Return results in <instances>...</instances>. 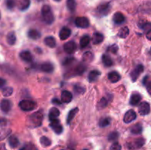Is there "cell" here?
Returning a JSON list of instances; mask_svg holds the SVG:
<instances>
[{
	"mask_svg": "<svg viewBox=\"0 0 151 150\" xmlns=\"http://www.w3.org/2000/svg\"><path fill=\"white\" fill-rule=\"evenodd\" d=\"M19 107L24 111H30L36 107V104L31 100H22L19 102Z\"/></svg>",
	"mask_w": 151,
	"mask_h": 150,
	"instance_id": "obj_3",
	"label": "cell"
},
{
	"mask_svg": "<svg viewBox=\"0 0 151 150\" xmlns=\"http://www.w3.org/2000/svg\"><path fill=\"white\" fill-rule=\"evenodd\" d=\"M143 84L145 85H146V88H147V92L149 93V94L151 96V79L149 80V76H145L143 79Z\"/></svg>",
	"mask_w": 151,
	"mask_h": 150,
	"instance_id": "obj_37",
	"label": "cell"
},
{
	"mask_svg": "<svg viewBox=\"0 0 151 150\" xmlns=\"http://www.w3.org/2000/svg\"><path fill=\"white\" fill-rule=\"evenodd\" d=\"M93 44L97 45V44H100V43H102L104 40V36L103 35H102L101 33H99V32H96L93 35Z\"/></svg>",
	"mask_w": 151,
	"mask_h": 150,
	"instance_id": "obj_24",
	"label": "cell"
},
{
	"mask_svg": "<svg viewBox=\"0 0 151 150\" xmlns=\"http://www.w3.org/2000/svg\"><path fill=\"white\" fill-rule=\"evenodd\" d=\"M40 143H41V145L44 147H47L50 146V145L52 144V141L50 138H48L46 136H43L41 137V139H40Z\"/></svg>",
	"mask_w": 151,
	"mask_h": 150,
	"instance_id": "obj_36",
	"label": "cell"
},
{
	"mask_svg": "<svg viewBox=\"0 0 151 150\" xmlns=\"http://www.w3.org/2000/svg\"><path fill=\"white\" fill-rule=\"evenodd\" d=\"M142 99V96L138 93H134L131 95V99H130V104L133 106H136L140 102Z\"/></svg>",
	"mask_w": 151,
	"mask_h": 150,
	"instance_id": "obj_17",
	"label": "cell"
},
{
	"mask_svg": "<svg viewBox=\"0 0 151 150\" xmlns=\"http://www.w3.org/2000/svg\"><path fill=\"white\" fill-rule=\"evenodd\" d=\"M41 16L43 21L47 24H52L55 20L54 15L52 12L51 7L49 5H44L41 8Z\"/></svg>",
	"mask_w": 151,
	"mask_h": 150,
	"instance_id": "obj_1",
	"label": "cell"
},
{
	"mask_svg": "<svg viewBox=\"0 0 151 150\" xmlns=\"http://www.w3.org/2000/svg\"><path fill=\"white\" fill-rule=\"evenodd\" d=\"M55 1H61V0H55Z\"/></svg>",
	"mask_w": 151,
	"mask_h": 150,
	"instance_id": "obj_52",
	"label": "cell"
},
{
	"mask_svg": "<svg viewBox=\"0 0 151 150\" xmlns=\"http://www.w3.org/2000/svg\"><path fill=\"white\" fill-rule=\"evenodd\" d=\"M75 25L79 28H87L89 26V21L86 17H78L75 19Z\"/></svg>",
	"mask_w": 151,
	"mask_h": 150,
	"instance_id": "obj_6",
	"label": "cell"
},
{
	"mask_svg": "<svg viewBox=\"0 0 151 150\" xmlns=\"http://www.w3.org/2000/svg\"><path fill=\"white\" fill-rule=\"evenodd\" d=\"M52 102L55 104H57V105H60V104H61V101H60L58 99H56V98L53 99L52 101Z\"/></svg>",
	"mask_w": 151,
	"mask_h": 150,
	"instance_id": "obj_46",
	"label": "cell"
},
{
	"mask_svg": "<svg viewBox=\"0 0 151 150\" xmlns=\"http://www.w3.org/2000/svg\"><path fill=\"white\" fill-rule=\"evenodd\" d=\"M150 112V106L148 102L143 101L139 106V113L142 116H146Z\"/></svg>",
	"mask_w": 151,
	"mask_h": 150,
	"instance_id": "obj_8",
	"label": "cell"
},
{
	"mask_svg": "<svg viewBox=\"0 0 151 150\" xmlns=\"http://www.w3.org/2000/svg\"><path fill=\"white\" fill-rule=\"evenodd\" d=\"M44 44L50 48H55L56 46V41L53 37L48 36L44 39Z\"/></svg>",
	"mask_w": 151,
	"mask_h": 150,
	"instance_id": "obj_23",
	"label": "cell"
},
{
	"mask_svg": "<svg viewBox=\"0 0 151 150\" xmlns=\"http://www.w3.org/2000/svg\"><path fill=\"white\" fill-rule=\"evenodd\" d=\"M111 119L109 117L104 118V119H101L100 121V126L101 127H106V126H109V124H111Z\"/></svg>",
	"mask_w": 151,
	"mask_h": 150,
	"instance_id": "obj_39",
	"label": "cell"
},
{
	"mask_svg": "<svg viewBox=\"0 0 151 150\" xmlns=\"http://www.w3.org/2000/svg\"><path fill=\"white\" fill-rule=\"evenodd\" d=\"M28 37L31 39L37 40L41 37V32L37 30V29H30L28 32Z\"/></svg>",
	"mask_w": 151,
	"mask_h": 150,
	"instance_id": "obj_25",
	"label": "cell"
},
{
	"mask_svg": "<svg viewBox=\"0 0 151 150\" xmlns=\"http://www.w3.org/2000/svg\"><path fill=\"white\" fill-rule=\"evenodd\" d=\"M145 141L144 138H137L134 140V141H131L128 144V148L129 149H139L144 146Z\"/></svg>",
	"mask_w": 151,
	"mask_h": 150,
	"instance_id": "obj_4",
	"label": "cell"
},
{
	"mask_svg": "<svg viewBox=\"0 0 151 150\" xmlns=\"http://www.w3.org/2000/svg\"><path fill=\"white\" fill-rule=\"evenodd\" d=\"M143 71H144V66L142 64L138 65L131 73V78L133 82H135Z\"/></svg>",
	"mask_w": 151,
	"mask_h": 150,
	"instance_id": "obj_5",
	"label": "cell"
},
{
	"mask_svg": "<svg viewBox=\"0 0 151 150\" xmlns=\"http://www.w3.org/2000/svg\"><path fill=\"white\" fill-rule=\"evenodd\" d=\"M29 150H37V149L35 148V146H33V145H31L30 144V146H29Z\"/></svg>",
	"mask_w": 151,
	"mask_h": 150,
	"instance_id": "obj_50",
	"label": "cell"
},
{
	"mask_svg": "<svg viewBox=\"0 0 151 150\" xmlns=\"http://www.w3.org/2000/svg\"><path fill=\"white\" fill-rule=\"evenodd\" d=\"M118 46L116 45V44H114V45H111L110 46L108 47L107 49V51H109V52H111V53H113V54H116V51H118Z\"/></svg>",
	"mask_w": 151,
	"mask_h": 150,
	"instance_id": "obj_42",
	"label": "cell"
},
{
	"mask_svg": "<svg viewBox=\"0 0 151 150\" xmlns=\"http://www.w3.org/2000/svg\"><path fill=\"white\" fill-rule=\"evenodd\" d=\"M76 0H67L66 6L71 12H74L76 9Z\"/></svg>",
	"mask_w": 151,
	"mask_h": 150,
	"instance_id": "obj_35",
	"label": "cell"
},
{
	"mask_svg": "<svg viewBox=\"0 0 151 150\" xmlns=\"http://www.w3.org/2000/svg\"><path fill=\"white\" fill-rule=\"evenodd\" d=\"M5 80H4V79H2V78H1V79H0V87H1V88H3V87H4V84H5Z\"/></svg>",
	"mask_w": 151,
	"mask_h": 150,
	"instance_id": "obj_49",
	"label": "cell"
},
{
	"mask_svg": "<svg viewBox=\"0 0 151 150\" xmlns=\"http://www.w3.org/2000/svg\"><path fill=\"white\" fill-rule=\"evenodd\" d=\"M122 149V146L120 144L117 142H115L111 146L110 150H121Z\"/></svg>",
	"mask_w": 151,
	"mask_h": 150,
	"instance_id": "obj_43",
	"label": "cell"
},
{
	"mask_svg": "<svg viewBox=\"0 0 151 150\" xmlns=\"http://www.w3.org/2000/svg\"><path fill=\"white\" fill-rule=\"evenodd\" d=\"M125 20V17L122 13L117 12L113 16V21L116 24H122Z\"/></svg>",
	"mask_w": 151,
	"mask_h": 150,
	"instance_id": "obj_14",
	"label": "cell"
},
{
	"mask_svg": "<svg viewBox=\"0 0 151 150\" xmlns=\"http://www.w3.org/2000/svg\"><path fill=\"white\" fill-rule=\"evenodd\" d=\"M107 104H108L107 99H106V98H103L101 99L100 103H99V106L100 107V108H104V107H106V106H107Z\"/></svg>",
	"mask_w": 151,
	"mask_h": 150,
	"instance_id": "obj_44",
	"label": "cell"
},
{
	"mask_svg": "<svg viewBox=\"0 0 151 150\" xmlns=\"http://www.w3.org/2000/svg\"><path fill=\"white\" fill-rule=\"evenodd\" d=\"M11 109V102L7 99H3L1 101V110L3 113H7Z\"/></svg>",
	"mask_w": 151,
	"mask_h": 150,
	"instance_id": "obj_15",
	"label": "cell"
},
{
	"mask_svg": "<svg viewBox=\"0 0 151 150\" xmlns=\"http://www.w3.org/2000/svg\"><path fill=\"white\" fill-rule=\"evenodd\" d=\"M30 5V0H20L18 4V8L22 11L26 10Z\"/></svg>",
	"mask_w": 151,
	"mask_h": 150,
	"instance_id": "obj_22",
	"label": "cell"
},
{
	"mask_svg": "<svg viewBox=\"0 0 151 150\" xmlns=\"http://www.w3.org/2000/svg\"><path fill=\"white\" fill-rule=\"evenodd\" d=\"M77 45L74 41H69L63 45V49L68 54H72L75 51Z\"/></svg>",
	"mask_w": 151,
	"mask_h": 150,
	"instance_id": "obj_11",
	"label": "cell"
},
{
	"mask_svg": "<svg viewBox=\"0 0 151 150\" xmlns=\"http://www.w3.org/2000/svg\"><path fill=\"white\" fill-rule=\"evenodd\" d=\"M72 60H74L73 58H68V59H66V60L64 61V63H63V65L69 64V63H72Z\"/></svg>",
	"mask_w": 151,
	"mask_h": 150,
	"instance_id": "obj_47",
	"label": "cell"
},
{
	"mask_svg": "<svg viewBox=\"0 0 151 150\" xmlns=\"http://www.w3.org/2000/svg\"><path fill=\"white\" fill-rule=\"evenodd\" d=\"M13 89L12 87L6 86V87H3V88H1V94H2V95L4 96V97L10 96L13 94Z\"/></svg>",
	"mask_w": 151,
	"mask_h": 150,
	"instance_id": "obj_29",
	"label": "cell"
},
{
	"mask_svg": "<svg viewBox=\"0 0 151 150\" xmlns=\"http://www.w3.org/2000/svg\"><path fill=\"white\" fill-rule=\"evenodd\" d=\"M43 118H44L43 113L41 110H39V111H37L36 113L31 115L29 117V122L33 126H35V127L39 126L42 124Z\"/></svg>",
	"mask_w": 151,
	"mask_h": 150,
	"instance_id": "obj_2",
	"label": "cell"
},
{
	"mask_svg": "<svg viewBox=\"0 0 151 150\" xmlns=\"http://www.w3.org/2000/svg\"><path fill=\"white\" fill-rule=\"evenodd\" d=\"M37 1H43V0H37Z\"/></svg>",
	"mask_w": 151,
	"mask_h": 150,
	"instance_id": "obj_53",
	"label": "cell"
},
{
	"mask_svg": "<svg viewBox=\"0 0 151 150\" xmlns=\"http://www.w3.org/2000/svg\"><path fill=\"white\" fill-rule=\"evenodd\" d=\"M50 126L52 129V130L55 132L56 134H60L63 132V126L60 124V121L58 119L51 121L50 123Z\"/></svg>",
	"mask_w": 151,
	"mask_h": 150,
	"instance_id": "obj_9",
	"label": "cell"
},
{
	"mask_svg": "<svg viewBox=\"0 0 151 150\" xmlns=\"http://www.w3.org/2000/svg\"><path fill=\"white\" fill-rule=\"evenodd\" d=\"M86 70V66L83 63H81V64L78 65L76 68V73L78 74H82L83 73L85 72V71Z\"/></svg>",
	"mask_w": 151,
	"mask_h": 150,
	"instance_id": "obj_38",
	"label": "cell"
},
{
	"mask_svg": "<svg viewBox=\"0 0 151 150\" xmlns=\"http://www.w3.org/2000/svg\"><path fill=\"white\" fill-rule=\"evenodd\" d=\"M84 150H87V149H84Z\"/></svg>",
	"mask_w": 151,
	"mask_h": 150,
	"instance_id": "obj_54",
	"label": "cell"
},
{
	"mask_svg": "<svg viewBox=\"0 0 151 150\" xmlns=\"http://www.w3.org/2000/svg\"><path fill=\"white\" fill-rule=\"evenodd\" d=\"M90 41H91V38L88 35H83V36L81 38V41H80V44H81V46L82 48H85L88 45V44L90 43Z\"/></svg>",
	"mask_w": 151,
	"mask_h": 150,
	"instance_id": "obj_32",
	"label": "cell"
},
{
	"mask_svg": "<svg viewBox=\"0 0 151 150\" xmlns=\"http://www.w3.org/2000/svg\"><path fill=\"white\" fill-rule=\"evenodd\" d=\"M118 138H119V133L117 132H113L109 134L108 136V140L109 141H114L117 140Z\"/></svg>",
	"mask_w": 151,
	"mask_h": 150,
	"instance_id": "obj_40",
	"label": "cell"
},
{
	"mask_svg": "<svg viewBox=\"0 0 151 150\" xmlns=\"http://www.w3.org/2000/svg\"><path fill=\"white\" fill-rule=\"evenodd\" d=\"M100 76V71H99L98 70H93L91 71H90L89 74H88V79L90 82H95V81L98 79Z\"/></svg>",
	"mask_w": 151,
	"mask_h": 150,
	"instance_id": "obj_21",
	"label": "cell"
},
{
	"mask_svg": "<svg viewBox=\"0 0 151 150\" xmlns=\"http://www.w3.org/2000/svg\"><path fill=\"white\" fill-rule=\"evenodd\" d=\"M8 143H9V145L10 146V147H12V148H16V147L19 146V141L16 136L12 135V136H10V138H9Z\"/></svg>",
	"mask_w": 151,
	"mask_h": 150,
	"instance_id": "obj_28",
	"label": "cell"
},
{
	"mask_svg": "<svg viewBox=\"0 0 151 150\" xmlns=\"http://www.w3.org/2000/svg\"><path fill=\"white\" fill-rule=\"evenodd\" d=\"M146 38L148 40H150V41H151V29H150V30L147 32V34H146Z\"/></svg>",
	"mask_w": 151,
	"mask_h": 150,
	"instance_id": "obj_48",
	"label": "cell"
},
{
	"mask_svg": "<svg viewBox=\"0 0 151 150\" xmlns=\"http://www.w3.org/2000/svg\"><path fill=\"white\" fill-rule=\"evenodd\" d=\"M129 34V29L128 26H124V27L121 28L119 29V32H118V36L121 38H125Z\"/></svg>",
	"mask_w": 151,
	"mask_h": 150,
	"instance_id": "obj_33",
	"label": "cell"
},
{
	"mask_svg": "<svg viewBox=\"0 0 151 150\" xmlns=\"http://www.w3.org/2000/svg\"><path fill=\"white\" fill-rule=\"evenodd\" d=\"M78 107H76V108H74V109H72V110H70V112H69V114H68L67 119H66V123H67V124H70V122L73 120V119L75 118V115H76V113H78Z\"/></svg>",
	"mask_w": 151,
	"mask_h": 150,
	"instance_id": "obj_31",
	"label": "cell"
},
{
	"mask_svg": "<svg viewBox=\"0 0 151 150\" xmlns=\"http://www.w3.org/2000/svg\"><path fill=\"white\" fill-rule=\"evenodd\" d=\"M102 61H103L104 66L106 67H110L113 65V61H112L111 58L107 54H103V57H102Z\"/></svg>",
	"mask_w": 151,
	"mask_h": 150,
	"instance_id": "obj_30",
	"label": "cell"
},
{
	"mask_svg": "<svg viewBox=\"0 0 151 150\" xmlns=\"http://www.w3.org/2000/svg\"><path fill=\"white\" fill-rule=\"evenodd\" d=\"M60 116V111L58 108L56 107H52L50 109V113H49V119L50 121L55 120L58 119V117Z\"/></svg>",
	"mask_w": 151,
	"mask_h": 150,
	"instance_id": "obj_18",
	"label": "cell"
},
{
	"mask_svg": "<svg viewBox=\"0 0 151 150\" xmlns=\"http://www.w3.org/2000/svg\"><path fill=\"white\" fill-rule=\"evenodd\" d=\"M71 33V29L69 28L66 27V26H64V27L62 28L60 30V32H59V38L61 41H64V40L68 39V38L70 37Z\"/></svg>",
	"mask_w": 151,
	"mask_h": 150,
	"instance_id": "obj_12",
	"label": "cell"
},
{
	"mask_svg": "<svg viewBox=\"0 0 151 150\" xmlns=\"http://www.w3.org/2000/svg\"><path fill=\"white\" fill-rule=\"evenodd\" d=\"M111 5L109 3H105V4H102L98 6L97 7V11L102 16H106V15L109 14V11H110Z\"/></svg>",
	"mask_w": 151,
	"mask_h": 150,
	"instance_id": "obj_10",
	"label": "cell"
},
{
	"mask_svg": "<svg viewBox=\"0 0 151 150\" xmlns=\"http://www.w3.org/2000/svg\"><path fill=\"white\" fill-rule=\"evenodd\" d=\"M108 77H109V79L113 83H115V82H117L118 81L120 80L121 76L119 75V74L116 71H111L109 74L108 75Z\"/></svg>",
	"mask_w": 151,
	"mask_h": 150,
	"instance_id": "obj_19",
	"label": "cell"
},
{
	"mask_svg": "<svg viewBox=\"0 0 151 150\" xmlns=\"http://www.w3.org/2000/svg\"><path fill=\"white\" fill-rule=\"evenodd\" d=\"M94 58V55L91 51H86L83 54V60L86 63H90L93 60Z\"/></svg>",
	"mask_w": 151,
	"mask_h": 150,
	"instance_id": "obj_34",
	"label": "cell"
},
{
	"mask_svg": "<svg viewBox=\"0 0 151 150\" xmlns=\"http://www.w3.org/2000/svg\"><path fill=\"white\" fill-rule=\"evenodd\" d=\"M19 150H27V149L25 148V147H22V148L20 149H19Z\"/></svg>",
	"mask_w": 151,
	"mask_h": 150,
	"instance_id": "obj_51",
	"label": "cell"
},
{
	"mask_svg": "<svg viewBox=\"0 0 151 150\" xmlns=\"http://www.w3.org/2000/svg\"><path fill=\"white\" fill-rule=\"evenodd\" d=\"M5 4L7 9L12 10L16 5V2H15L14 0H5Z\"/></svg>",
	"mask_w": 151,
	"mask_h": 150,
	"instance_id": "obj_41",
	"label": "cell"
},
{
	"mask_svg": "<svg viewBox=\"0 0 151 150\" xmlns=\"http://www.w3.org/2000/svg\"><path fill=\"white\" fill-rule=\"evenodd\" d=\"M7 42L9 45H14L16 42V37L14 32H9L7 35Z\"/></svg>",
	"mask_w": 151,
	"mask_h": 150,
	"instance_id": "obj_27",
	"label": "cell"
},
{
	"mask_svg": "<svg viewBox=\"0 0 151 150\" xmlns=\"http://www.w3.org/2000/svg\"><path fill=\"white\" fill-rule=\"evenodd\" d=\"M137 119V113L134 110H129L125 113L123 118V121L125 124H129Z\"/></svg>",
	"mask_w": 151,
	"mask_h": 150,
	"instance_id": "obj_7",
	"label": "cell"
},
{
	"mask_svg": "<svg viewBox=\"0 0 151 150\" xmlns=\"http://www.w3.org/2000/svg\"><path fill=\"white\" fill-rule=\"evenodd\" d=\"M142 132V126L140 124H137L134 126H131V132L134 135H139Z\"/></svg>",
	"mask_w": 151,
	"mask_h": 150,
	"instance_id": "obj_26",
	"label": "cell"
},
{
	"mask_svg": "<svg viewBox=\"0 0 151 150\" xmlns=\"http://www.w3.org/2000/svg\"><path fill=\"white\" fill-rule=\"evenodd\" d=\"M75 91L76 92V94H82L85 91V88L82 86H78V85H76L75 87Z\"/></svg>",
	"mask_w": 151,
	"mask_h": 150,
	"instance_id": "obj_45",
	"label": "cell"
},
{
	"mask_svg": "<svg viewBox=\"0 0 151 150\" xmlns=\"http://www.w3.org/2000/svg\"><path fill=\"white\" fill-rule=\"evenodd\" d=\"M41 70L45 73H52L54 70V66L50 63H44L41 66Z\"/></svg>",
	"mask_w": 151,
	"mask_h": 150,
	"instance_id": "obj_20",
	"label": "cell"
},
{
	"mask_svg": "<svg viewBox=\"0 0 151 150\" xmlns=\"http://www.w3.org/2000/svg\"><path fill=\"white\" fill-rule=\"evenodd\" d=\"M19 57L23 61L26 62V63H30V62L32 61V59H33L32 54L29 51H22L19 54Z\"/></svg>",
	"mask_w": 151,
	"mask_h": 150,
	"instance_id": "obj_13",
	"label": "cell"
},
{
	"mask_svg": "<svg viewBox=\"0 0 151 150\" xmlns=\"http://www.w3.org/2000/svg\"><path fill=\"white\" fill-rule=\"evenodd\" d=\"M72 100V94L69 91H63L61 93V101L64 103H69Z\"/></svg>",
	"mask_w": 151,
	"mask_h": 150,
	"instance_id": "obj_16",
	"label": "cell"
}]
</instances>
